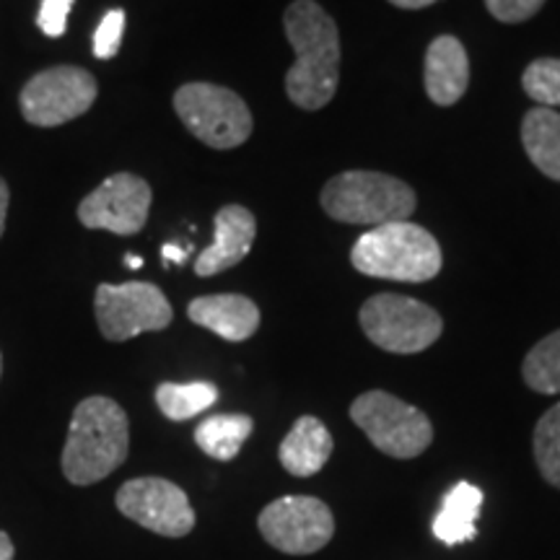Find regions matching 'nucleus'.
<instances>
[{"instance_id": "nucleus-1", "label": "nucleus", "mask_w": 560, "mask_h": 560, "mask_svg": "<svg viewBox=\"0 0 560 560\" xmlns=\"http://www.w3.org/2000/svg\"><path fill=\"white\" fill-rule=\"evenodd\" d=\"M283 26L296 52V60L285 73L289 100L310 112L327 107L340 81L338 24L314 0H296L285 9Z\"/></svg>"}, {"instance_id": "nucleus-2", "label": "nucleus", "mask_w": 560, "mask_h": 560, "mask_svg": "<svg viewBox=\"0 0 560 560\" xmlns=\"http://www.w3.org/2000/svg\"><path fill=\"white\" fill-rule=\"evenodd\" d=\"M130 450V425L125 410L109 397H86L73 410L62 475L73 486H94L117 470Z\"/></svg>"}, {"instance_id": "nucleus-3", "label": "nucleus", "mask_w": 560, "mask_h": 560, "mask_svg": "<svg viewBox=\"0 0 560 560\" xmlns=\"http://www.w3.org/2000/svg\"><path fill=\"white\" fill-rule=\"evenodd\" d=\"M353 268L371 278L423 283L439 276L441 247L431 231L410 221L374 226L353 244Z\"/></svg>"}, {"instance_id": "nucleus-4", "label": "nucleus", "mask_w": 560, "mask_h": 560, "mask_svg": "<svg viewBox=\"0 0 560 560\" xmlns=\"http://www.w3.org/2000/svg\"><path fill=\"white\" fill-rule=\"evenodd\" d=\"M416 202L410 185L380 172H342L322 190V208L330 219L359 226L408 221Z\"/></svg>"}, {"instance_id": "nucleus-5", "label": "nucleus", "mask_w": 560, "mask_h": 560, "mask_svg": "<svg viewBox=\"0 0 560 560\" xmlns=\"http://www.w3.org/2000/svg\"><path fill=\"white\" fill-rule=\"evenodd\" d=\"M179 120L200 143L215 151L242 145L252 136V112L240 94L215 83H185L174 94Z\"/></svg>"}, {"instance_id": "nucleus-6", "label": "nucleus", "mask_w": 560, "mask_h": 560, "mask_svg": "<svg viewBox=\"0 0 560 560\" xmlns=\"http://www.w3.org/2000/svg\"><path fill=\"white\" fill-rule=\"evenodd\" d=\"M350 418L366 433L376 450L395 459L418 457L433 441L429 416L382 389L361 395L350 405Z\"/></svg>"}, {"instance_id": "nucleus-7", "label": "nucleus", "mask_w": 560, "mask_h": 560, "mask_svg": "<svg viewBox=\"0 0 560 560\" xmlns=\"http://www.w3.org/2000/svg\"><path fill=\"white\" fill-rule=\"evenodd\" d=\"M361 327L366 338L387 353H420L444 332V322L423 301L400 293H376L361 306Z\"/></svg>"}, {"instance_id": "nucleus-8", "label": "nucleus", "mask_w": 560, "mask_h": 560, "mask_svg": "<svg viewBox=\"0 0 560 560\" xmlns=\"http://www.w3.org/2000/svg\"><path fill=\"white\" fill-rule=\"evenodd\" d=\"M100 332L112 342H125L143 332H159L172 325L174 312L164 291L143 280L102 283L94 296Z\"/></svg>"}, {"instance_id": "nucleus-9", "label": "nucleus", "mask_w": 560, "mask_h": 560, "mask_svg": "<svg viewBox=\"0 0 560 560\" xmlns=\"http://www.w3.org/2000/svg\"><path fill=\"white\" fill-rule=\"evenodd\" d=\"M96 79L79 66L42 70L21 89L19 107L26 122L37 128H58L86 115L96 102Z\"/></svg>"}, {"instance_id": "nucleus-10", "label": "nucleus", "mask_w": 560, "mask_h": 560, "mask_svg": "<svg viewBox=\"0 0 560 560\" xmlns=\"http://www.w3.org/2000/svg\"><path fill=\"white\" fill-rule=\"evenodd\" d=\"M265 542L289 556H312L335 535L332 511L314 495H283L268 503L257 520Z\"/></svg>"}, {"instance_id": "nucleus-11", "label": "nucleus", "mask_w": 560, "mask_h": 560, "mask_svg": "<svg viewBox=\"0 0 560 560\" xmlns=\"http://www.w3.org/2000/svg\"><path fill=\"white\" fill-rule=\"evenodd\" d=\"M117 509L130 522L161 537H185L195 527L190 499L179 486L164 478H136L117 490Z\"/></svg>"}, {"instance_id": "nucleus-12", "label": "nucleus", "mask_w": 560, "mask_h": 560, "mask_svg": "<svg viewBox=\"0 0 560 560\" xmlns=\"http://www.w3.org/2000/svg\"><path fill=\"white\" fill-rule=\"evenodd\" d=\"M151 187L138 174H112L89 192L79 206V221L86 229H104L117 236H132L149 221Z\"/></svg>"}, {"instance_id": "nucleus-13", "label": "nucleus", "mask_w": 560, "mask_h": 560, "mask_svg": "<svg viewBox=\"0 0 560 560\" xmlns=\"http://www.w3.org/2000/svg\"><path fill=\"white\" fill-rule=\"evenodd\" d=\"M257 236V221L252 210L244 206H226L215 213L213 244L195 260V272L200 278L219 276V272L240 265L249 255Z\"/></svg>"}, {"instance_id": "nucleus-14", "label": "nucleus", "mask_w": 560, "mask_h": 560, "mask_svg": "<svg viewBox=\"0 0 560 560\" xmlns=\"http://www.w3.org/2000/svg\"><path fill=\"white\" fill-rule=\"evenodd\" d=\"M187 317L229 342L249 340L260 327V310L242 293H213L198 296L187 306Z\"/></svg>"}, {"instance_id": "nucleus-15", "label": "nucleus", "mask_w": 560, "mask_h": 560, "mask_svg": "<svg viewBox=\"0 0 560 560\" xmlns=\"http://www.w3.org/2000/svg\"><path fill=\"white\" fill-rule=\"evenodd\" d=\"M470 83V60L457 37H436L425 52V91L439 107H452Z\"/></svg>"}, {"instance_id": "nucleus-16", "label": "nucleus", "mask_w": 560, "mask_h": 560, "mask_svg": "<svg viewBox=\"0 0 560 560\" xmlns=\"http://www.w3.org/2000/svg\"><path fill=\"white\" fill-rule=\"evenodd\" d=\"M332 454V436L327 425L314 416H301L289 436L280 441V465L285 472L296 475V478H312L322 467L327 465Z\"/></svg>"}, {"instance_id": "nucleus-17", "label": "nucleus", "mask_w": 560, "mask_h": 560, "mask_svg": "<svg viewBox=\"0 0 560 560\" xmlns=\"http://www.w3.org/2000/svg\"><path fill=\"white\" fill-rule=\"evenodd\" d=\"M482 506V490L472 482H457L446 490L441 509L433 520V535L446 548L470 542L478 535V514Z\"/></svg>"}, {"instance_id": "nucleus-18", "label": "nucleus", "mask_w": 560, "mask_h": 560, "mask_svg": "<svg viewBox=\"0 0 560 560\" xmlns=\"http://www.w3.org/2000/svg\"><path fill=\"white\" fill-rule=\"evenodd\" d=\"M522 143L532 164L545 177L560 182V115L556 109L535 107L524 115Z\"/></svg>"}, {"instance_id": "nucleus-19", "label": "nucleus", "mask_w": 560, "mask_h": 560, "mask_svg": "<svg viewBox=\"0 0 560 560\" xmlns=\"http://www.w3.org/2000/svg\"><path fill=\"white\" fill-rule=\"evenodd\" d=\"M255 420L242 412H221L210 416L195 429V444L200 446L208 457L219 462H231L242 452L244 441L249 439Z\"/></svg>"}, {"instance_id": "nucleus-20", "label": "nucleus", "mask_w": 560, "mask_h": 560, "mask_svg": "<svg viewBox=\"0 0 560 560\" xmlns=\"http://www.w3.org/2000/svg\"><path fill=\"white\" fill-rule=\"evenodd\" d=\"M219 400V389L210 382H187L174 384L164 382L156 389V405L170 420H190L208 408H213Z\"/></svg>"}, {"instance_id": "nucleus-21", "label": "nucleus", "mask_w": 560, "mask_h": 560, "mask_svg": "<svg viewBox=\"0 0 560 560\" xmlns=\"http://www.w3.org/2000/svg\"><path fill=\"white\" fill-rule=\"evenodd\" d=\"M522 376L529 389L540 395H558L560 392V330L542 338L524 359Z\"/></svg>"}, {"instance_id": "nucleus-22", "label": "nucleus", "mask_w": 560, "mask_h": 560, "mask_svg": "<svg viewBox=\"0 0 560 560\" xmlns=\"http://www.w3.org/2000/svg\"><path fill=\"white\" fill-rule=\"evenodd\" d=\"M535 459L542 478L552 488H560V402L537 420L535 429Z\"/></svg>"}, {"instance_id": "nucleus-23", "label": "nucleus", "mask_w": 560, "mask_h": 560, "mask_svg": "<svg viewBox=\"0 0 560 560\" xmlns=\"http://www.w3.org/2000/svg\"><path fill=\"white\" fill-rule=\"evenodd\" d=\"M522 86L529 100H535L540 107H560V60L540 58L529 62L522 75Z\"/></svg>"}, {"instance_id": "nucleus-24", "label": "nucleus", "mask_w": 560, "mask_h": 560, "mask_svg": "<svg viewBox=\"0 0 560 560\" xmlns=\"http://www.w3.org/2000/svg\"><path fill=\"white\" fill-rule=\"evenodd\" d=\"M122 32H125V11L115 9L102 19V24L96 26L94 34V55L100 60L115 58L117 50L122 45Z\"/></svg>"}, {"instance_id": "nucleus-25", "label": "nucleus", "mask_w": 560, "mask_h": 560, "mask_svg": "<svg viewBox=\"0 0 560 560\" xmlns=\"http://www.w3.org/2000/svg\"><path fill=\"white\" fill-rule=\"evenodd\" d=\"M75 0H42L37 26L47 37H62L68 30V13L73 11Z\"/></svg>"}, {"instance_id": "nucleus-26", "label": "nucleus", "mask_w": 560, "mask_h": 560, "mask_svg": "<svg viewBox=\"0 0 560 560\" xmlns=\"http://www.w3.org/2000/svg\"><path fill=\"white\" fill-rule=\"evenodd\" d=\"M486 5L503 24H522L542 9L545 0H486Z\"/></svg>"}, {"instance_id": "nucleus-27", "label": "nucleus", "mask_w": 560, "mask_h": 560, "mask_svg": "<svg viewBox=\"0 0 560 560\" xmlns=\"http://www.w3.org/2000/svg\"><path fill=\"white\" fill-rule=\"evenodd\" d=\"M9 200H11L9 185H5V179H0V236H3V231H5V215H9Z\"/></svg>"}, {"instance_id": "nucleus-28", "label": "nucleus", "mask_w": 560, "mask_h": 560, "mask_svg": "<svg viewBox=\"0 0 560 560\" xmlns=\"http://www.w3.org/2000/svg\"><path fill=\"white\" fill-rule=\"evenodd\" d=\"M389 3L405 11H418V9H429V5L436 3V0H389Z\"/></svg>"}, {"instance_id": "nucleus-29", "label": "nucleus", "mask_w": 560, "mask_h": 560, "mask_svg": "<svg viewBox=\"0 0 560 560\" xmlns=\"http://www.w3.org/2000/svg\"><path fill=\"white\" fill-rule=\"evenodd\" d=\"M161 255H164V260H172V262H182L187 257V249L177 247V244H166L164 249H161Z\"/></svg>"}, {"instance_id": "nucleus-30", "label": "nucleus", "mask_w": 560, "mask_h": 560, "mask_svg": "<svg viewBox=\"0 0 560 560\" xmlns=\"http://www.w3.org/2000/svg\"><path fill=\"white\" fill-rule=\"evenodd\" d=\"M0 560H13V542L5 532H0Z\"/></svg>"}, {"instance_id": "nucleus-31", "label": "nucleus", "mask_w": 560, "mask_h": 560, "mask_svg": "<svg viewBox=\"0 0 560 560\" xmlns=\"http://www.w3.org/2000/svg\"><path fill=\"white\" fill-rule=\"evenodd\" d=\"M125 265H128V268H130V270H138V268H140V265H143V260H140V257H138V255H128V257H125Z\"/></svg>"}, {"instance_id": "nucleus-32", "label": "nucleus", "mask_w": 560, "mask_h": 560, "mask_svg": "<svg viewBox=\"0 0 560 560\" xmlns=\"http://www.w3.org/2000/svg\"><path fill=\"white\" fill-rule=\"evenodd\" d=\"M0 374H3V359H0Z\"/></svg>"}]
</instances>
